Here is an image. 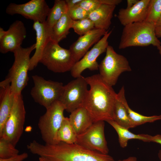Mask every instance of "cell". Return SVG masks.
Segmentation results:
<instances>
[{
  "label": "cell",
  "instance_id": "obj_3",
  "mask_svg": "<svg viewBox=\"0 0 161 161\" xmlns=\"http://www.w3.org/2000/svg\"><path fill=\"white\" fill-rule=\"evenodd\" d=\"M35 44L27 48L19 47L13 53L14 62L5 79L0 83V86L10 84L12 92L15 95L21 94L28 81L30 55L35 48Z\"/></svg>",
  "mask_w": 161,
  "mask_h": 161
},
{
  "label": "cell",
  "instance_id": "obj_11",
  "mask_svg": "<svg viewBox=\"0 0 161 161\" xmlns=\"http://www.w3.org/2000/svg\"><path fill=\"white\" fill-rule=\"evenodd\" d=\"M104 127V121L94 122L86 131L77 136L75 143L86 149L108 154L109 149L105 136Z\"/></svg>",
  "mask_w": 161,
  "mask_h": 161
},
{
  "label": "cell",
  "instance_id": "obj_37",
  "mask_svg": "<svg viewBox=\"0 0 161 161\" xmlns=\"http://www.w3.org/2000/svg\"><path fill=\"white\" fill-rule=\"evenodd\" d=\"M155 32L157 38L161 37V27H156Z\"/></svg>",
  "mask_w": 161,
  "mask_h": 161
},
{
  "label": "cell",
  "instance_id": "obj_8",
  "mask_svg": "<svg viewBox=\"0 0 161 161\" xmlns=\"http://www.w3.org/2000/svg\"><path fill=\"white\" fill-rule=\"evenodd\" d=\"M25 115L22 95H16L12 110L0 134V138L8 141L16 146L23 133Z\"/></svg>",
  "mask_w": 161,
  "mask_h": 161
},
{
  "label": "cell",
  "instance_id": "obj_2",
  "mask_svg": "<svg viewBox=\"0 0 161 161\" xmlns=\"http://www.w3.org/2000/svg\"><path fill=\"white\" fill-rule=\"evenodd\" d=\"M27 148L32 154L48 161H116L108 154L86 149L76 143L43 144L33 140Z\"/></svg>",
  "mask_w": 161,
  "mask_h": 161
},
{
  "label": "cell",
  "instance_id": "obj_19",
  "mask_svg": "<svg viewBox=\"0 0 161 161\" xmlns=\"http://www.w3.org/2000/svg\"><path fill=\"white\" fill-rule=\"evenodd\" d=\"M15 96L11 89L10 84L0 86V134L10 114Z\"/></svg>",
  "mask_w": 161,
  "mask_h": 161
},
{
  "label": "cell",
  "instance_id": "obj_1",
  "mask_svg": "<svg viewBox=\"0 0 161 161\" xmlns=\"http://www.w3.org/2000/svg\"><path fill=\"white\" fill-rule=\"evenodd\" d=\"M90 86L82 105L94 122L113 120V112L117 93L99 74L85 78Z\"/></svg>",
  "mask_w": 161,
  "mask_h": 161
},
{
  "label": "cell",
  "instance_id": "obj_13",
  "mask_svg": "<svg viewBox=\"0 0 161 161\" xmlns=\"http://www.w3.org/2000/svg\"><path fill=\"white\" fill-rule=\"evenodd\" d=\"M50 9L44 0H31L22 4L11 3L7 7L6 12L11 16L20 15L34 22L44 23L46 21Z\"/></svg>",
  "mask_w": 161,
  "mask_h": 161
},
{
  "label": "cell",
  "instance_id": "obj_18",
  "mask_svg": "<svg viewBox=\"0 0 161 161\" xmlns=\"http://www.w3.org/2000/svg\"><path fill=\"white\" fill-rule=\"evenodd\" d=\"M116 7L103 4L89 13V18L93 22L95 28L108 30Z\"/></svg>",
  "mask_w": 161,
  "mask_h": 161
},
{
  "label": "cell",
  "instance_id": "obj_27",
  "mask_svg": "<svg viewBox=\"0 0 161 161\" xmlns=\"http://www.w3.org/2000/svg\"><path fill=\"white\" fill-rule=\"evenodd\" d=\"M161 16V0H150L144 21L155 25Z\"/></svg>",
  "mask_w": 161,
  "mask_h": 161
},
{
  "label": "cell",
  "instance_id": "obj_14",
  "mask_svg": "<svg viewBox=\"0 0 161 161\" xmlns=\"http://www.w3.org/2000/svg\"><path fill=\"white\" fill-rule=\"evenodd\" d=\"M27 34L26 27L21 21L16 20L10 26L5 36L0 40V52H13L21 47Z\"/></svg>",
  "mask_w": 161,
  "mask_h": 161
},
{
  "label": "cell",
  "instance_id": "obj_39",
  "mask_svg": "<svg viewBox=\"0 0 161 161\" xmlns=\"http://www.w3.org/2000/svg\"><path fill=\"white\" fill-rule=\"evenodd\" d=\"M161 27V16L155 25V28Z\"/></svg>",
  "mask_w": 161,
  "mask_h": 161
},
{
  "label": "cell",
  "instance_id": "obj_10",
  "mask_svg": "<svg viewBox=\"0 0 161 161\" xmlns=\"http://www.w3.org/2000/svg\"><path fill=\"white\" fill-rule=\"evenodd\" d=\"M85 78L82 75L64 86L59 100L69 113L82 107L88 90Z\"/></svg>",
  "mask_w": 161,
  "mask_h": 161
},
{
  "label": "cell",
  "instance_id": "obj_35",
  "mask_svg": "<svg viewBox=\"0 0 161 161\" xmlns=\"http://www.w3.org/2000/svg\"><path fill=\"white\" fill-rule=\"evenodd\" d=\"M139 0H127V6L126 8H130L136 4Z\"/></svg>",
  "mask_w": 161,
  "mask_h": 161
},
{
  "label": "cell",
  "instance_id": "obj_26",
  "mask_svg": "<svg viewBox=\"0 0 161 161\" xmlns=\"http://www.w3.org/2000/svg\"><path fill=\"white\" fill-rule=\"evenodd\" d=\"M125 105L130 119L134 127L147 123H152L161 120V115L147 116L142 115L131 109L128 105L126 100Z\"/></svg>",
  "mask_w": 161,
  "mask_h": 161
},
{
  "label": "cell",
  "instance_id": "obj_33",
  "mask_svg": "<svg viewBox=\"0 0 161 161\" xmlns=\"http://www.w3.org/2000/svg\"><path fill=\"white\" fill-rule=\"evenodd\" d=\"M149 142H153L159 143L161 145V135L157 134L152 136L147 134Z\"/></svg>",
  "mask_w": 161,
  "mask_h": 161
},
{
  "label": "cell",
  "instance_id": "obj_38",
  "mask_svg": "<svg viewBox=\"0 0 161 161\" xmlns=\"http://www.w3.org/2000/svg\"><path fill=\"white\" fill-rule=\"evenodd\" d=\"M117 161H137V159L135 157H130L126 159L123 160H119Z\"/></svg>",
  "mask_w": 161,
  "mask_h": 161
},
{
  "label": "cell",
  "instance_id": "obj_6",
  "mask_svg": "<svg viewBox=\"0 0 161 161\" xmlns=\"http://www.w3.org/2000/svg\"><path fill=\"white\" fill-rule=\"evenodd\" d=\"M46 109L38 123L41 138L45 144H57V133L65 117V108L61 102L57 100Z\"/></svg>",
  "mask_w": 161,
  "mask_h": 161
},
{
  "label": "cell",
  "instance_id": "obj_5",
  "mask_svg": "<svg viewBox=\"0 0 161 161\" xmlns=\"http://www.w3.org/2000/svg\"><path fill=\"white\" fill-rule=\"evenodd\" d=\"M39 63L55 73L70 71L76 62L69 49L62 48L50 40L42 55Z\"/></svg>",
  "mask_w": 161,
  "mask_h": 161
},
{
  "label": "cell",
  "instance_id": "obj_31",
  "mask_svg": "<svg viewBox=\"0 0 161 161\" xmlns=\"http://www.w3.org/2000/svg\"><path fill=\"white\" fill-rule=\"evenodd\" d=\"M89 13L80 6L76 5L68 9V14L72 20H80L89 18Z\"/></svg>",
  "mask_w": 161,
  "mask_h": 161
},
{
  "label": "cell",
  "instance_id": "obj_17",
  "mask_svg": "<svg viewBox=\"0 0 161 161\" xmlns=\"http://www.w3.org/2000/svg\"><path fill=\"white\" fill-rule=\"evenodd\" d=\"M150 1L139 0L130 8L120 9L117 17L121 24L125 26L134 23L144 21Z\"/></svg>",
  "mask_w": 161,
  "mask_h": 161
},
{
  "label": "cell",
  "instance_id": "obj_16",
  "mask_svg": "<svg viewBox=\"0 0 161 161\" xmlns=\"http://www.w3.org/2000/svg\"><path fill=\"white\" fill-rule=\"evenodd\" d=\"M33 28L36 32V41L35 52L30 59L29 71L33 70L37 66L44 49L51 40L52 28L46 21H34Z\"/></svg>",
  "mask_w": 161,
  "mask_h": 161
},
{
  "label": "cell",
  "instance_id": "obj_29",
  "mask_svg": "<svg viewBox=\"0 0 161 161\" xmlns=\"http://www.w3.org/2000/svg\"><path fill=\"white\" fill-rule=\"evenodd\" d=\"M19 150L8 141L0 138V158L6 159L19 154Z\"/></svg>",
  "mask_w": 161,
  "mask_h": 161
},
{
  "label": "cell",
  "instance_id": "obj_7",
  "mask_svg": "<svg viewBox=\"0 0 161 161\" xmlns=\"http://www.w3.org/2000/svg\"><path fill=\"white\" fill-rule=\"evenodd\" d=\"M98 69L102 79L112 86L115 85L122 73L131 71L127 58L117 53L109 45L105 57L99 64Z\"/></svg>",
  "mask_w": 161,
  "mask_h": 161
},
{
  "label": "cell",
  "instance_id": "obj_4",
  "mask_svg": "<svg viewBox=\"0 0 161 161\" xmlns=\"http://www.w3.org/2000/svg\"><path fill=\"white\" fill-rule=\"evenodd\" d=\"M124 27L119 45L120 49L132 47L152 45L157 47L161 45L156 35L154 24L143 21Z\"/></svg>",
  "mask_w": 161,
  "mask_h": 161
},
{
  "label": "cell",
  "instance_id": "obj_20",
  "mask_svg": "<svg viewBox=\"0 0 161 161\" xmlns=\"http://www.w3.org/2000/svg\"><path fill=\"white\" fill-rule=\"evenodd\" d=\"M125 89L123 86L117 94L113 112V120L120 126L129 129L134 127L129 116L125 101Z\"/></svg>",
  "mask_w": 161,
  "mask_h": 161
},
{
  "label": "cell",
  "instance_id": "obj_15",
  "mask_svg": "<svg viewBox=\"0 0 161 161\" xmlns=\"http://www.w3.org/2000/svg\"><path fill=\"white\" fill-rule=\"evenodd\" d=\"M107 31L95 28L86 34L80 36L70 46L69 49L76 63L83 57L89 48L97 43Z\"/></svg>",
  "mask_w": 161,
  "mask_h": 161
},
{
  "label": "cell",
  "instance_id": "obj_42",
  "mask_svg": "<svg viewBox=\"0 0 161 161\" xmlns=\"http://www.w3.org/2000/svg\"><path fill=\"white\" fill-rule=\"evenodd\" d=\"M158 156L160 160H161V149L159 151L158 153Z\"/></svg>",
  "mask_w": 161,
  "mask_h": 161
},
{
  "label": "cell",
  "instance_id": "obj_22",
  "mask_svg": "<svg viewBox=\"0 0 161 161\" xmlns=\"http://www.w3.org/2000/svg\"><path fill=\"white\" fill-rule=\"evenodd\" d=\"M72 20L68 12L64 14L52 28L51 40L59 43L66 38L69 32Z\"/></svg>",
  "mask_w": 161,
  "mask_h": 161
},
{
  "label": "cell",
  "instance_id": "obj_36",
  "mask_svg": "<svg viewBox=\"0 0 161 161\" xmlns=\"http://www.w3.org/2000/svg\"><path fill=\"white\" fill-rule=\"evenodd\" d=\"M7 33V31H5L2 27H0V40L5 36Z\"/></svg>",
  "mask_w": 161,
  "mask_h": 161
},
{
  "label": "cell",
  "instance_id": "obj_25",
  "mask_svg": "<svg viewBox=\"0 0 161 161\" xmlns=\"http://www.w3.org/2000/svg\"><path fill=\"white\" fill-rule=\"evenodd\" d=\"M68 8L65 0H55L54 5L50 8L46 22L52 28L64 14L67 13Z\"/></svg>",
  "mask_w": 161,
  "mask_h": 161
},
{
  "label": "cell",
  "instance_id": "obj_41",
  "mask_svg": "<svg viewBox=\"0 0 161 161\" xmlns=\"http://www.w3.org/2000/svg\"><path fill=\"white\" fill-rule=\"evenodd\" d=\"M159 51V53L161 56V45H160L157 47Z\"/></svg>",
  "mask_w": 161,
  "mask_h": 161
},
{
  "label": "cell",
  "instance_id": "obj_32",
  "mask_svg": "<svg viewBox=\"0 0 161 161\" xmlns=\"http://www.w3.org/2000/svg\"><path fill=\"white\" fill-rule=\"evenodd\" d=\"M28 156L27 153L24 152L10 158L6 159L0 158V161H23L27 158Z\"/></svg>",
  "mask_w": 161,
  "mask_h": 161
},
{
  "label": "cell",
  "instance_id": "obj_21",
  "mask_svg": "<svg viewBox=\"0 0 161 161\" xmlns=\"http://www.w3.org/2000/svg\"><path fill=\"white\" fill-rule=\"evenodd\" d=\"M69 119L78 135L86 131L94 123L88 112L83 107H80L70 113Z\"/></svg>",
  "mask_w": 161,
  "mask_h": 161
},
{
  "label": "cell",
  "instance_id": "obj_28",
  "mask_svg": "<svg viewBox=\"0 0 161 161\" xmlns=\"http://www.w3.org/2000/svg\"><path fill=\"white\" fill-rule=\"evenodd\" d=\"M93 22L89 18L79 20H72L71 28L80 36H82L94 28Z\"/></svg>",
  "mask_w": 161,
  "mask_h": 161
},
{
  "label": "cell",
  "instance_id": "obj_12",
  "mask_svg": "<svg viewBox=\"0 0 161 161\" xmlns=\"http://www.w3.org/2000/svg\"><path fill=\"white\" fill-rule=\"evenodd\" d=\"M112 33V31H107L92 48L75 64L70 71L72 77L76 78L80 76L82 72L86 69L92 71L98 69L99 64L97 59L101 54L106 52L109 45L108 39Z\"/></svg>",
  "mask_w": 161,
  "mask_h": 161
},
{
  "label": "cell",
  "instance_id": "obj_23",
  "mask_svg": "<svg viewBox=\"0 0 161 161\" xmlns=\"http://www.w3.org/2000/svg\"><path fill=\"white\" fill-rule=\"evenodd\" d=\"M115 130L118 137L119 142L122 148L126 147L129 140L130 139H137L145 142H149L147 134H137L130 132L129 129L120 126L113 120L107 121Z\"/></svg>",
  "mask_w": 161,
  "mask_h": 161
},
{
  "label": "cell",
  "instance_id": "obj_34",
  "mask_svg": "<svg viewBox=\"0 0 161 161\" xmlns=\"http://www.w3.org/2000/svg\"><path fill=\"white\" fill-rule=\"evenodd\" d=\"M68 9L78 4L82 0H65Z\"/></svg>",
  "mask_w": 161,
  "mask_h": 161
},
{
  "label": "cell",
  "instance_id": "obj_24",
  "mask_svg": "<svg viewBox=\"0 0 161 161\" xmlns=\"http://www.w3.org/2000/svg\"><path fill=\"white\" fill-rule=\"evenodd\" d=\"M77 136L70 123L69 118L65 117L57 133V144L61 142L68 144L75 143Z\"/></svg>",
  "mask_w": 161,
  "mask_h": 161
},
{
  "label": "cell",
  "instance_id": "obj_40",
  "mask_svg": "<svg viewBox=\"0 0 161 161\" xmlns=\"http://www.w3.org/2000/svg\"><path fill=\"white\" fill-rule=\"evenodd\" d=\"M39 161H48L44 158L39 157Z\"/></svg>",
  "mask_w": 161,
  "mask_h": 161
},
{
  "label": "cell",
  "instance_id": "obj_30",
  "mask_svg": "<svg viewBox=\"0 0 161 161\" xmlns=\"http://www.w3.org/2000/svg\"><path fill=\"white\" fill-rule=\"evenodd\" d=\"M113 3V0H82L77 5L80 6L90 13L102 5H112Z\"/></svg>",
  "mask_w": 161,
  "mask_h": 161
},
{
  "label": "cell",
  "instance_id": "obj_9",
  "mask_svg": "<svg viewBox=\"0 0 161 161\" xmlns=\"http://www.w3.org/2000/svg\"><path fill=\"white\" fill-rule=\"evenodd\" d=\"M34 86L30 94L34 101L46 109L59 100L64 85L61 82L46 80L38 75L32 76Z\"/></svg>",
  "mask_w": 161,
  "mask_h": 161
}]
</instances>
